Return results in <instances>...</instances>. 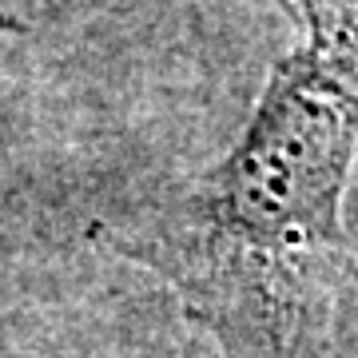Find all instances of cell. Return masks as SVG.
Listing matches in <instances>:
<instances>
[{
    "label": "cell",
    "instance_id": "1",
    "mask_svg": "<svg viewBox=\"0 0 358 358\" xmlns=\"http://www.w3.org/2000/svg\"><path fill=\"white\" fill-rule=\"evenodd\" d=\"M355 155L358 64L294 44L215 164L92 239L164 282L219 358H331Z\"/></svg>",
    "mask_w": 358,
    "mask_h": 358
},
{
    "label": "cell",
    "instance_id": "2",
    "mask_svg": "<svg viewBox=\"0 0 358 358\" xmlns=\"http://www.w3.org/2000/svg\"><path fill=\"white\" fill-rule=\"evenodd\" d=\"M303 32V44L358 64V0H279Z\"/></svg>",
    "mask_w": 358,
    "mask_h": 358
},
{
    "label": "cell",
    "instance_id": "3",
    "mask_svg": "<svg viewBox=\"0 0 358 358\" xmlns=\"http://www.w3.org/2000/svg\"><path fill=\"white\" fill-rule=\"evenodd\" d=\"M16 32H24V20L16 16L8 0H0V36H16Z\"/></svg>",
    "mask_w": 358,
    "mask_h": 358
}]
</instances>
